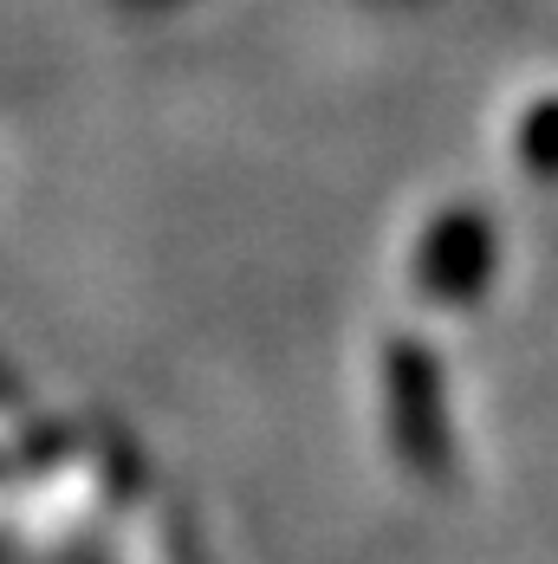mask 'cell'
Returning a JSON list of instances; mask_svg holds the SVG:
<instances>
[{
    "instance_id": "6da1fadb",
    "label": "cell",
    "mask_w": 558,
    "mask_h": 564,
    "mask_svg": "<svg viewBox=\"0 0 558 564\" xmlns=\"http://www.w3.org/2000/svg\"><path fill=\"white\" fill-rule=\"evenodd\" d=\"M384 409L390 442L416 474H448V409H442V364L416 338H396L384 350Z\"/></svg>"
},
{
    "instance_id": "7a4b0ae2",
    "label": "cell",
    "mask_w": 558,
    "mask_h": 564,
    "mask_svg": "<svg viewBox=\"0 0 558 564\" xmlns=\"http://www.w3.org/2000/svg\"><path fill=\"white\" fill-rule=\"evenodd\" d=\"M494 280V221L481 208H448L416 247V285L436 305H468Z\"/></svg>"
},
{
    "instance_id": "3957f363",
    "label": "cell",
    "mask_w": 558,
    "mask_h": 564,
    "mask_svg": "<svg viewBox=\"0 0 558 564\" xmlns=\"http://www.w3.org/2000/svg\"><path fill=\"white\" fill-rule=\"evenodd\" d=\"M513 150H519V163L539 175V182H558V98H539L533 111L519 117Z\"/></svg>"
}]
</instances>
